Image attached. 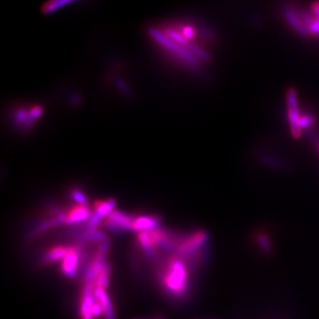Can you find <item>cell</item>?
Instances as JSON below:
<instances>
[{
    "label": "cell",
    "mask_w": 319,
    "mask_h": 319,
    "mask_svg": "<svg viewBox=\"0 0 319 319\" xmlns=\"http://www.w3.org/2000/svg\"><path fill=\"white\" fill-rule=\"evenodd\" d=\"M91 212L87 205L77 204L69 209L66 214H61L59 217L61 224H76L91 218Z\"/></svg>",
    "instance_id": "obj_7"
},
{
    "label": "cell",
    "mask_w": 319,
    "mask_h": 319,
    "mask_svg": "<svg viewBox=\"0 0 319 319\" xmlns=\"http://www.w3.org/2000/svg\"><path fill=\"white\" fill-rule=\"evenodd\" d=\"M160 220L158 217L152 216H140L134 217L132 232H148L159 229Z\"/></svg>",
    "instance_id": "obj_9"
},
{
    "label": "cell",
    "mask_w": 319,
    "mask_h": 319,
    "mask_svg": "<svg viewBox=\"0 0 319 319\" xmlns=\"http://www.w3.org/2000/svg\"><path fill=\"white\" fill-rule=\"evenodd\" d=\"M152 36L155 38L158 42H160V44H162L165 48L170 50L172 53H175L177 55H179V57L183 59L184 61H186V62H188L191 65H198V61L196 57H194L192 53H189L183 46L177 44L174 41H172L170 38H168L165 35L163 36L158 31H152Z\"/></svg>",
    "instance_id": "obj_4"
},
{
    "label": "cell",
    "mask_w": 319,
    "mask_h": 319,
    "mask_svg": "<svg viewBox=\"0 0 319 319\" xmlns=\"http://www.w3.org/2000/svg\"><path fill=\"white\" fill-rule=\"evenodd\" d=\"M287 108H288V119L291 126L292 137L300 138L301 136V129L300 128V114L298 110L296 91L293 89H289L286 95Z\"/></svg>",
    "instance_id": "obj_3"
},
{
    "label": "cell",
    "mask_w": 319,
    "mask_h": 319,
    "mask_svg": "<svg viewBox=\"0 0 319 319\" xmlns=\"http://www.w3.org/2000/svg\"><path fill=\"white\" fill-rule=\"evenodd\" d=\"M94 296L96 300L102 307L103 314L105 315L106 319H114V307L106 291L104 289L95 288Z\"/></svg>",
    "instance_id": "obj_10"
},
{
    "label": "cell",
    "mask_w": 319,
    "mask_h": 319,
    "mask_svg": "<svg viewBox=\"0 0 319 319\" xmlns=\"http://www.w3.org/2000/svg\"><path fill=\"white\" fill-rule=\"evenodd\" d=\"M82 255V248L79 246H69L68 252L61 261V271L65 277H75L79 267Z\"/></svg>",
    "instance_id": "obj_2"
},
{
    "label": "cell",
    "mask_w": 319,
    "mask_h": 319,
    "mask_svg": "<svg viewBox=\"0 0 319 319\" xmlns=\"http://www.w3.org/2000/svg\"><path fill=\"white\" fill-rule=\"evenodd\" d=\"M69 4H70L69 1H52L43 6L42 12L45 15H48L57 11L58 9L64 7L65 5Z\"/></svg>",
    "instance_id": "obj_15"
},
{
    "label": "cell",
    "mask_w": 319,
    "mask_h": 319,
    "mask_svg": "<svg viewBox=\"0 0 319 319\" xmlns=\"http://www.w3.org/2000/svg\"><path fill=\"white\" fill-rule=\"evenodd\" d=\"M72 197L77 202V204L86 205V198L80 191H74L72 193Z\"/></svg>",
    "instance_id": "obj_18"
},
{
    "label": "cell",
    "mask_w": 319,
    "mask_h": 319,
    "mask_svg": "<svg viewBox=\"0 0 319 319\" xmlns=\"http://www.w3.org/2000/svg\"><path fill=\"white\" fill-rule=\"evenodd\" d=\"M312 9H313V12L315 13V15L318 16L319 19V3H316V4L314 5Z\"/></svg>",
    "instance_id": "obj_20"
},
{
    "label": "cell",
    "mask_w": 319,
    "mask_h": 319,
    "mask_svg": "<svg viewBox=\"0 0 319 319\" xmlns=\"http://www.w3.org/2000/svg\"><path fill=\"white\" fill-rule=\"evenodd\" d=\"M253 241L255 248L263 255H270L273 253V243L269 232L264 229L256 230L253 234Z\"/></svg>",
    "instance_id": "obj_8"
},
{
    "label": "cell",
    "mask_w": 319,
    "mask_h": 319,
    "mask_svg": "<svg viewBox=\"0 0 319 319\" xmlns=\"http://www.w3.org/2000/svg\"><path fill=\"white\" fill-rule=\"evenodd\" d=\"M111 267L108 262H106L103 265L102 269L99 272V276L96 278L95 288L104 289L106 290L108 283H109V278H110Z\"/></svg>",
    "instance_id": "obj_14"
},
{
    "label": "cell",
    "mask_w": 319,
    "mask_h": 319,
    "mask_svg": "<svg viewBox=\"0 0 319 319\" xmlns=\"http://www.w3.org/2000/svg\"><path fill=\"white\" fill-rule=\"evenodd\" d=\"M315 122L314 118L310 116V115H303L300 118V129H305V128H309L311 127Z\"/></svg>",
    "instance_id": "obj_16"
},
{
    "label": "cell",
    "mask_w": 319,
    "mask_h": 319,
    "mask_svg": "<svg viewBox=\"0 0 319 319\" xmlns=\"http://www.w3.org/2000/svg\"><path fill=\"white\" fill-rule=\"evenodd\" d=\"M114 206L115 201L113 199H109L106 201H97L93 206L94 214L101 218L107 217L114 211Z\"/></svg>",
    "instance_id": "obj_13"
},
{
    "label": "cell",
    "mask_w": 319,
    "mask_h": 319,
    "mask_svg": "<svg viewBox=\"0 0 319 319\" xmlns=\"http://www.w3.org/2000/svg\"><path fill=\"white\" fill-rule=\"evenodd\" d=\"M197 270L190 262L174 255L164 264L159 274L164 291L177 300H185L192 289V274Z\"/></svg>",
    "instance_id": "obj_1"
},
{
    "label": "cell",
    "mask_w": 319,
    "mask_h": 319,
    "mask_svg": "<svg viewBox=\"0 0 319 319\" xmlns=\"http://www.w3.org/2000/svg\"><path fill=\"white\" fill-rule=\"evenodd\" d=\"M95 285L93 283L84 284V291L82 293L80 302V316L81 319H92V307L95 302L94 296Z\"/></svg>",
    "instance_id": "obj_6"
},
{
    "label": "cell",
    "mask_w": 319,
    "mask_h": 319,
    "mask_svg": "<svg viewBox=\"0 0 319 319\" xmlns=\"http://www.w3.org/2000/svg\"><path fill=\"white\" fill-rule=\"evenodd\" d=\"M29 112H30V114H31V117L33 120H36V119H38V118L40 117L42 115V107L39 106H35L33 107H31Z\"/></svg>",
    "instance_id": "obj_19"
},
{
    "label": "cell",
    "mask_w": 319,
    "mask_h": 319,
    "mask_svg": "<svg viewBox=\"0 0 319 319\" xmlns=\"http://www.w3.org/2000/svg\"><path fill=\"white\" fill-rule=\"evenodd\" d=\"M69 247L63 245H57L49 248L46 251L43 257V262L45 263H53V262L62 261L68 252Z\"/></svg>",
    "instance_id": "obj_11"
},
{
    "label": "cell",
    "mask_w": 319,
    "mask_h": 319,
    "mask_svg": "<svg viewBox=\"0 0 319 319\" xmlns=\"http://www.w3.org/2000/svg\"><path fill=\"white\" fill-rule=\"evenodd\" d=\"M285 20L287 21V23L295 30V31L302 37H306L308 35V31L306 29V27L304 26L303 23L301 19H300L298 16L290 9H285L284 12Z\"/></svg>",
    "instance_id": "obj_12"
},
{
    "label": "cell",
    "mask_w": 319,
    "mask_h": 319,
    "mask_svg": "<svg viewBox=\"0 0 319 319\" xmlns=\"http://www.w3.org/2000/svg\"><path fill=\"white\" fill-rule=\"evenodd\" d=\"M134 217L125 213L114 210L105 221L106 228L110 229L114 232H122L132 231Z\"/></svg>",
    "instance_id": "obj_5"
},
{
    "label": "cell",
    "mask_w": 319,
    "mask_h": 319,
    "mask_svg": "<svg viewBox=\"0 0 319 319\" xmlns=\"http://www.w3.org/2000/svg\"><path fill=\"white\" fill-rule=\"evenodd\" d=\"M181 35H182L185 39H186V40L188 41V40H191V39H193V38H194L195 31H194L193 27L186 26L183 29V32Z\"/></svg>",
    "instance_id": "obj_17"
}]
</instances>
